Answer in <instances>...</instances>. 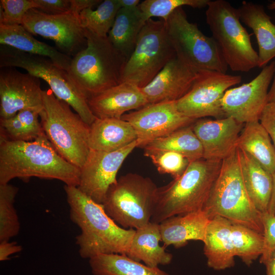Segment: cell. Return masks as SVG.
I'll return each instance as SVG.
<instances>
[{"instance_id":"1","label":"cell","mask_w":275,"mask_h":275,"mask_svg":"<svg viewBox=\"0 0 275 275\" xmlns=\"http://www.w3.org/2000/svg\"><path fill=\"white\" fill-rule=\"evenodd\" d=\"M64 190L70 219L81 231L76 237L80 257L89 259L99 254L126 255L135 230L118 225L105 212L102 204L77 187L65 185Z\"/></svg>"},{"instance_id":"2","label":"cell","mask_w":275,"mask_h":275,"mask_svg":"<svg viewBox=\"0 0 275 275\" xmlns=\"http://www.w3.org/2000/svg\"><path fill=\"white\" fill-rule=\"evenodd\" d=\"M80 174L79 168L57 152L45 133L29 142L0 141V184L35 177L77 187Z\"/></svg>"},{"instance_id":"3","label":"cell","mask_w":275,"mask_h":275,"mask_svg":"<svg viewBox=\"0 0 275 275\" xmlns=\"http://www.w3.org/2000/svg\"><path fill=\"white\" fill-rule=\"evenodd\" d=\"M222 161L201 158L191 161L184 173L158 187L151 222L203 210L219 173Z\"/></svg>"},{"instance_id":"4","label":"cell","mask_w":275,"mask_h":275,"mask_svg":"<svg viewBox=\"0 0 275 275\" xmlns=\"http://www.w3.org/2000/svg\"><path fill=\"white\" fill-rule=\"evenodd\" d=\"M86 47L72 58L69 77L87 99L121 83L127 59L111 44L85 29Z\"/></svg>"},{"instance_id":"5","label":"cell","mask_w":275,"mask_h":275,"mask_svg":"<svg viewBox=\"0 0 275 275\" xmlns=\"http://www.w3.org/2000/svg\"><path fill=\"white\" fill-rule=\"evenodd\" d=\"M203 210L210 219L215 216L263 234L262 213L246 190L239 164L238 148L222 161L218 176Z\"/></svg>"},{"instance_id":"6","label":"cell","mask_w":275,"mask_h":275,"mask_svg":"<svg viewBox=\"0 0 275 275\" xmlns=\"http://www.w3.org/2000/svg\"><path fill=\"white\" fill-rule=\"evenodd\" d=\"M42 98L40 118L46 137L63 158L80 169L90 151V125L51 90H43Z\"/></svg>"},{"instance_id":"7","label":"cell","mask_w":275,"mask_h":275,"mask_svg":"<svg viewBox=\"0 0 275 275\" xmlns=\"http://www.w3.org/2000/svg\"><path fill=\"white\" fill-rule=\"evenodd\" d=\"M207 7V24L228 67L242 72L258 67V54L241 23L238 9L225 0H210Z\"/></svg>"},{"instance_id":"8","label":"cell","mask_w":275,"mask_h":275,"mask_svg":"<svg viewBox=\"0 0 275 275\" xmlns=\"http://www.w3.org/2000/svg\"><path fill=\"white\" fill-rule=\"evenodd\" d=\"M157 189L149 177L127 173L109 187L102 205L118 225L137 229L151 222Z\"/></svg>"},{"instance_id":"9","label":"cell","mask_w":275,"mask_h":275,"mask_svg":"<svg viewBox=\"0 0 275 275\" xmlns=\"http://www.w3.org/2000/svg\"><path fill=\"white\" fill-rule=\"evenodd\" d=\"M0 67H18L42 79L54 96L68 103L89 125L96 119L87 99L70 80L67 71L58 67L49 58L24 52L13 47L1 45Z\"/></svg>"},{"instance_id":"10","label":"cell","mask_w":275,"mask_h":275,"mask_svg":"<svg viewBox=\"0 0 275 275\" xmlns=\"http://www.w3.org/2000/svg\"><path fill=\"white\" fill-rule=\"evenodd\" d=\"M176 56L197 71L214 70L226 73L228 67L212 37L204 34L196 23L189 21L182 7L164 21Z\"/></svg>"},{"instance_id":"11","label":"cell","mask_w":275,"mask_h":275,"mask_svg":"<svg viewBox=\"0 0 275 275\" xmlns=\"http://www.w3.org/2000/svg\"><path fill=\"white\" fill-rule=\"evenodd\" d=\"M175 56L164 20L149 19L142 28L134 50L126 62L121 82H130L142 88Z\"/></svg>"},{"instance_id":"12","label":"cell","mask_w":275,"mask_h":275,"mask_svg":"<svg viewBox=\"0 0 275 275\" xmlns=\"http://www.w3.org/2000/svg\"><path fill=\"white\" fill-rule=\"evenodd\" d=\"M241 81L240 75L214 70H201L188 92L176 101L177 108L184 115L195 120L213 117H225L222 100L233 86Z\"/></svg>"},{"instance_id":"13","label":"cell","mask_w":275,"mask_h":275,"mask_svg":"<svg viewBox=\"0 0 275 275\" xmlns=\"http://www.w3.org/2000/svg\"><path fill=\"white\" fill-rule=\"evenodd\" d=\"M79 15L71 11L48 14L33 8L25 14L21 25L32 35L52 40L61 52L73 57L87 46Z\"/></svg>"},{"instance_id":"14","label":"cell","mask_w":275,"mask_h":275,"mask_svg":"<svg viewBox=\"0 0 275 275\" xmlns=\"http://www.w3.org/2000/svg\"><path fill=\"white\" fill-rule=\"evenodd\" d=\"M121 119L133 127L137 136V147L142 148L156 139L191 125L196 120L181 113L176 101L148 104L124 114Z\"/></svg>"},{"instance_id":"15","label":"cell","mask_w":275,"mask_h":275,"mask_svg":"<svg viewBox=\"0 0 275 275\" xmlns=\"http://www.w3.org/2000/svg\"><path fill=\"white\" fill-rule=\"evenodd\" d=\"M274 63L272 61L263 67L251 81L228 89L222 100L225 117H230L245 124L259 121L268 103L269 87L272 80Z\"/></svg>"},{"instance_id":"16","label":"cell","mask_w":275,"mask_h":275,"mask_svg":"<svg viewBox=\"0 0 275 275\" xmlns=\"http://www.w3.org/2000/svg\"><path fill=\"white\" fill-rule=\"evenodd\" d=\"M137 147L136 141L117 151L105 152L90 149L80 169L78 188L96 203L102 204L109 187L125 159Z\"/></svg>"},{"instance_id":"17","label":"cell","mask_w":275,"mask_h":275,"mask_svg":"<svg viewBox=\"0 0 275 275\" xmlns=\"http://www.w3.org/2000/svg\"><path fill=\"white\" fill-rule=\"evenodd\" d=\"M40 78L15 67L0 71V119L10 118L23 109L43 110Z\"/></svg>"},{"instance_id":"18","label":"cell","mask_w":275,"mask_h":275,"mask_svg":"<svg viewBox=\"0 0 275 275\" xmlns=\"http://www.w3.org/2000/svg\"><path fill=\"white\" fill-rule=\"evenodd\" d=\"M244 125L230 117L196 120L191 126L202 144L203 158L222 161L229 156L237 148Z\"/></svg>"},{"instance_id":"19","label":"cell","mask_w":275,"mask_h":275,"mask_svg":"<svg viewBox=\"0 0 275 275\" xmlns=\"http://www.w3.org/2000/svg\"><path fill=\"white\" fill-rule=\"evenodd\" d=\"M198 72L176 56L141 90L149 104L177 101L190 90Z\"/></svg>"},{"instance_id":"20","label":"cell","mask_w":275,"mask_h":275,"mask_svg":"<svg viewBox=\"0 0 275 275\" xmlns=\"http://www.w3.org/2000/svg\"><path fill=\"white\" fill-rule=\"evenodd\" d=\"M87 101L94 116L101 119H121L125 113L149 104L141 88L127 82L112 87Z\"/></svg>"},{"instance_id":"21","label":"cell","mask_w":275,"mask_h":275,"mask_svg":"<svg viewBox=\"0 0 275 275\" xmlns=\"http://www.w3.org/2000/svg\"><path fill=\"white\" fill-rule=\"evenodd\" d=\"M210 219L203 210L171 216L159 224L161 241L166 248H180L190 240L204 242Z\"/></svg>"},{"instance_id":"22","label":"cell","mask_w":275,"mask_h":275,"mask_svg":"<svg viewBox=\"0 0 275 275\" xmlns=\"http://www.w3.org/2000/svg\"><path fill=\"white\" fill-rule=\"evenodd\" d=\"M232 223L215 216L210 219L204 242V254L207 266L215 270H223L235 265V257L231 231Z\"/></svg>"},{"instance_id":"23","label":"cell","mask_w":275,"mask_h":275,"mask_svg":"<svg viewBox=\"0 0 275 275\" xmlns=\"http://www.w3.org/2000/svg\"><path fill=\"white\" fill-rule=\"evenodd\" d=\"M240 19L251 29L258 45V67L275 58V24L262 5L243 1L237 9Z\"/></svg>"},{"instance_id":"24","label":"cell","mask_w":275,"mask_h":275,"mask_svg":"<svg viewBox=\"0 0 275 275\" xmlns=\"http://www.w3.org/2000/svg\"><path fill=\"white\" fill-rule=\"evenodd\" d=\"M131 125L122 119L96 118L90 125V149L112 152L121 149L136 141Z\"/></svg>"},{"instance_id":"25","label":"cell","mask_w":275,"mask_h":275,"mask_svg":"<svg viewBox=\"0 0 275 275\" xmlns=\"http://www.w3.org/2000/svg\"><path fill=\"white\" fill-rule=\"evenodd\" d=\"M0 44L24 52L47 57L67 71L72 60L70 56L36 39L22 25L0 24Z\"/></svg>"},{"instance_id":"26","label":"cell","mask_w":275,"mask_h":275,"mask_svg":"<svg viewBox=\"0 0 275 275\" xmlns=\"http://www.w3.org/2000/svg\"><path fill=\"white\" fill-rule=\"evenodd\" d=\"M160 241L161 237L159 224L150 222L135 229L126 255L152 267L169 265L172 261L173 255L166 251L164 245H160Z\"/></svg>"},{"instance_id":"27","label":"cell","mask_w":275,"mask_h":275,"mask_svg":"<svg viewBox=\"0 0 275 275\" xmlns=\"http://www.w3.org/2000/svg\"><path fill=\"white\" fill-rule=\"evenodd\" d=\"M238 151L241 175L249 197L259 212H267L272 189V174L249 154L238 148Z\"/></svg>"},{"instance_id":"28","label":"cell","mask_w":275,"mask_h":275,"mask_svg":"<svg viewBox=\"0 0 275 275\" xmlns=\"http://www.w3.org/2000/svg\"><path fill=\"white\" fill-rule=\"evenodd\" d=\"M139 6L118 11L107 38L127 60L132 53L139 34L146 23Z\"/></svg>"},{"instance_id":"29","label":"cell","mask_w":275,"mask_h":275,"mask_svg":"<svg viewBox=\"0 0 275 275\" xmlns=\"http://www.w3.org/2000/svg\"><path fill=\"white\" fill-rule=\"evenodd\" d=\"M237 147L249 154L271 174L275 172V148L259 121L244 124Z\"/></svg>"},{"instance_id":"30","label":"cell","mask_w":275,"mask_h":275,"mask_svg":"<svg viewBox=\"0 0 275 275\" xmlns=\"http://www.w3.org/2000/svg\"><path fill=\"white\" fill-rule=\"evenodd\" d=\"M93 275H170L119 254H99L89 259Z\"/></svg>"},{"instance_id":"31","label":"cell","mask_w":275,"mask_h":275,"mask_svg":"<svg viewBox=\"0 0 275 275\" xmlns=\"http://www.w3.org/2000/svg\"><path fill=\"white\" fill-rule=\"evenodd\" d=\"M39 117V112L26 109L10 118L0 119V141L36 140L44 133Z\"/></svg>"},{"instance_id":"32","label":"cell","mask_w":275,"mask_h":275,"mask_svg":"<svg viewBox=\"0 0 275 275\" xmlns=\"http://www.w3.org/2000/svg\"><path fill=\"white\" fill-rule=\"evenodd\" d=\"M145 148L175 152L183 155L190 162L200 159L203 157L202 144L195 134L191 125L156 139Z\"/></svg>"},{"instance_id":"33","label":"cell","mask_w":275,"mask_h":275,"mask_svg":"<svg viewBox=\"0 0 275 275\" xmlns=\"http://www.w3.org/2000/svg\"><path fill=\"white\" fill-rule=\"evenodd\" d=\"M231 235L235 256L240 258L247 266L252 265L262 255L264 239L261 233L246 227L232 224Z\"/></svg>"},{"instance_id":"34","label":"cell","mask_w":275,"mask_h":275,"mask_svg":"<svg viewBox=\"0 0 275 275\" xmlns=\"http://www.w3.org/2000/svg\"><path fill=\"white\" fill-rule=\"evenodd\" d=\"M121 8L118 0H105L96 10L87 9L79 15L83 28L102 37H107Z\"/></svg>"},{"instance_id":"35","label":"cell","mask_w":275,"mask_h":275,"mask_svg":"<svg viewBox=\"0 0 275 275\" xmlns=\"http://www.w3.org/2000/svg\"><path fill=\"white\" fill-rule=\"evenodd\" d=\"M18 188L10 184H0V242L9 241L19 232L20 226L14 207Z\"/></svg>"},{"instance_id":"36","label":"cell","mask_w":275,"mask_h":275,"mask_svg":"<svg viewBox=\"0 0 275 275\" xmlns=\"http://www.w3.org/2000/svg\"><path fill=\"white\" fill-rule=\"evenodd\" d=\"M144 154L151 160L160 174L171 175L174 179L180 177L187 168L190 161L183 155L171 151L145 148Z\"/></svg>"},{"instance_id":"37","label":"cell","mask_w":275,"mask_h":275,"mask_svg":"<svg viewBox=\"0 0 275 275\" xmlns=\"http://www.w3.org/2000/svg\"><path fill=\"white\" fill-rule=\"evenodd\" d=\"M210 0H145L139 8L144 19L147 21L153 17H158L166 21L177 8L186 6L193 8L206 7Z\"/></svg>"},{"instance_id":"38","label":"cell","mask_w":275,"mask_h":275,"mask_svg":"<svg viewBox=\"0 0 275 275\" xmlns=\"http://www.w3.org/2000/svg\"><path fill=\"white\" fill-rule=\"evenodd\" d=\"M35 8L34 0H1L0 24L21 25L27 12Z\"/></svg>"},{"instance_id":"39","label":"cell","mask_w":275,"mask_h":275,"mask_svg":"<svg viewBox=\"0 0 275 275\" xmlns=\"http://www.w3.org/2000/svg\"><path fill=\"white\" fill-rule=\"evenodd\" d=\"M263 228V249L259 262L264 264L275 252V215L268 212L262 213Z\"/></svg>"},{"instance_id":"40","label":"cell","mask_w":275,"mask_h":275,"mask_svg":"<svg viewBox=\"0 0 275 275\" xmlns=\"http://www.w3.org/2000/svg\"><path fill=\"white\" fill-rule=\"evenodd\" d=\"M36 8L48 14H60L71 11V0H34Z\"/></svg>"},{"instance_id":"41","label":"cell","mask_w":275,"mask_h":275,"mask_svg":"<svg viewBox=\"0 0 275 275\" xmlns=\"http://www.w3.org/2000/svg\"><path fill=\"white\" fill-rule=\"evenodd\" d=\"M259 122L266 129L275 148V102H269L265 106Z\"/></svg>"},{"instance_id":"42","label":"cell","mask_w":275,"mask_h":275,"mask_svg":"<svg viewBox=\"0 0 275 275\" xmlns=\"http://www.w3.org/2000/svg\"><path fill=\"white\" fill-rule=\"evenodd\" d=\"M22 250L21 246L16 242H10L9 240L0 242V261L10 259L9 256L20 252Z\"/></svg>"},{"instance_id":"43","label":"cell","mask_w":275,"mask_h":275,"mask_svg":"<svg viewBox=\"0 0 275 275\" xmlns=\"http://www.w3.org/2000/svg\"><path fill=\"white\" fill-rule=\"evenodd\" d=\"M99 0H71V11L78 14L87 9H92L99 4Z\"/></svg>"},{"instance_id":"44","label":"cell","mask_w":275,"mask_h":275,"mask_svg":"<svg viewBox=\"0 0 275 275\" xmlns=\"http://www.w3.org/2000/svg\"><path fill=\"white\" fill-rule=\"evenodd\" d=\"M266 268V275H275V252L263 264Z\"/></svg>"},{"instance_id":"45","label":"cell","mask_w":275,"mask_h":275,"mask_svg":"<svg viewBox=\"0 0 275 275\" xmlns=\"http://www.w3.org/2000/svg\"><path fill=\"white\" fill-rule=\"evenodd\" d=\"M272 192L267 212L275 215V172L272 174Z\"/></svg>"},{"instance_id":"46","label":"cell","mask_w":275,"mask_h":275,"mask_svg":"<svg viewBox=\"0 0 275 275\" xmlns=\"http://www.w3.org/2000/svg\"><path fill=\"white\" fill-rule=\"evenodd\" d=\"M121 8L131 9L139 6L141 3L139 0H118Z\"/></svg>"},{"instance_id":"47","label":"cell","mask_w":275,"mask_h":275,"mask_svg":"<svg viewBox=\"0 0 275 275\" xmlns=\"http://www.w3.org/2000/svg\"><path fill=\"white\" fill-rule=\"evenodd\" d=\"M273 61L274 63V70L272 80V82L268 93V103L275 102V60Z\"/></svg>"},{"instance_id":"48","label":"cell","mask_w":275,"mask_h":275,"mask_svg":"<svg viewBox=\"0 0 275 275\" xmlns=\"http://www.w3.org/2000/svg\"><path fill=\"white\" fill-rule=\"evenodd\" d=\"M267 8L269 10H275V1H272L267 5Z\"/></svg>"}]
</instances>
